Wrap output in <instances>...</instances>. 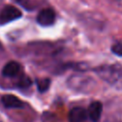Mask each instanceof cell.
<instances>
[{"label": "cell", "instance_id": "ba28073f", "mask_svg": "<svg viewBox=\"0 0 122 122\" xmlns=\"http://www.w3.org/2000/svg\"><path fill=\"white\" fill-rule=\"evenodd\" d=\"M19 71H20V65L16 61H10L3 67L2 73L6 77H13L18 74Z\"/></svg>", "mask_w": 122, "mask_h": 122}, {"label": "cell", "instance_id": "7c38bea8", "mask_svg": "<svg viewBox=\"0 0 122 122\" xmlns=\"http://www.w3.org/2000/svg\"><path fill=\"white\" fill-rule=\"evenodd\" d=\"M111 51L113 54L117 56H122V42H117L113 44L111 48Z\"/></svg>", "mask_w": 122, "mask_h": 122}, {"label": "cell", "instance_id": "8992f818", "mask_svg": "<svg viewBox=\"0 0 122 122\" xmlns=\"http://www.w3.org/2000/svg\"><path fill=\"white\" fill-rule=\"evenodd\" d=\"M87 119V112L81 107H74L69 112L70 122H84Z\"/></svg>", "mask_w": 122, "mask_h": 122}, {"label": "cell", "instance_id": "3957f363", "mask_svg": "<svg viewBox=\"0 0 122 122\" xmlns=\"http://www.w3.org/2000/svg\"><path fill=\"white\" fill-rule=\"evenodd\" d=\"M22 16V12L14 6L7 5L0 11V25L8 24L11 21L17 20Z\"/></svg>", "mask_w": 122, "mask_h": 122}, {"label": "cell", "instance_id": "52a82bcc", "mask_svg": "<svg viewBox=\"0 0 122 122\" xmlns=\"http://www.w3.org/2000/svg\"><path fill=\"white\" fill-rule=\"evenodd\" d=\"M102 113V104L99 101H94L91 103L88 109V115L89 118L92 122H97Z\"/></svg>", "mask_w": 122, "mask_h": 122}, {"label": "cell", "instance_id": "5b68a950", "mask_svg": "<svg viewBox=\"0 0 122 122\" xmlns=\"http://www.w3.org/2000/svg\"><path fill=\"white\" fill-rule=\"evenodd\" d=\"M3 105L8 109H21L24 107V102L17 96L12 94H5L1 98Z\"/></svg>", "mask_w": 122, "mask_h": 122}, {"label": "cell", "instance_id": "6da1fadb", "mask_svg": "<svg viewBox=\"0 0 122 122\" xmlns=\"http://www.w3.org/2000/svg\"><path fill=\"white\" fill-rule=\"evenodd\" d=\"M96 74L108 84L122 89V66L119 64H105L94 69Z\"/></svg>", "mask_w": 122, "mask_h": 122}, {"label": "cell", "instance_id": "30bf717a", "mask_svg": "<svg viewBox=\"0 0 122 122\" xmlns=\"http://www.w3.org/2000/svg\"><path fill=\"white\" fill-rule=\"evenodd\" d=\"M16 4H18L20 7L24 8L28 10H32L36 8V4L33 0H13Z\"/></svg>", "mask_w": 122, "mask_h": 122}, {"label": "cell", "instance_id": "277c9868", "mask_svg": "<svg viewBox=\"0 0 122 122\" xmlns=\"http://www.w3.org/2000/svg\"><path fill=\"white\" fill-rule=\"evenodd\" d=\"M55 18H56L55 11L51 8H46L38 12L36 16V21L40 26L49 27L55 22Z\"/></svg>", "mask_w": 122, "mask_h": 122}, {"label": "cell", "instance_id": "8fae6325", "mask_svg": "<svg viewBox=\"0 0 122 122\" xmlns=\"http://www.w3.org/2000/svg\"><path fill=\"white\" fill-rule=\"evenodd\" d=\"M17 85L20 88H28V87H30L31 85V80L30 79L29 76H22L19 79Z\"/></svg>", "mask_w": 122, "mask_h": 122}, {"label": "cell", "instance_id": "4fadbf2b", "mask_svg": "<svg viewBox=\"0 0 122 122\" xmlns=\"http://www.w3.org/2000/svg\"><path fill=\"white\" fill-rule=\"evenodd\" d=\"M1 49H2V46H1V44H0V50H1Z\"/></svg>", "mask_w": 122, "mask_h": 122}, {"label": "cell", "instance_id": "7a4b0ae2", "mask_svg": "<svg viewBox=\"0 0 122 122\" xmlns=\"http://www.w3.org/2000/svg\"><path fill=\"white\" fill-rule=\"evenodd\" d=\"M95 80L85 74L77 73V74H72L67 79V86L77 92H83V93H88L93 91L95 87Z\"/></svg>", "mask_w": 122, "mask_h": 122}, {"label": "cell", "instance_id": "9c48e42d", "mask_svg": "<svg viewBox=\"0 0 122 122\" xmlns=\"http://www.w3.org/2000/svg\"><path fill=\"white\" fill-rule=\"evenodd\" d=\"M51 85V79L50 78H39L36 80V86L40 92H45L49 90Z\"/></svg>", "mask_w": 122, "mask_h": 122}]
</instances>
